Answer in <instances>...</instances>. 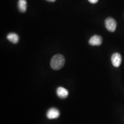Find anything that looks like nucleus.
<instances>
[{"instance_id": "6e6552de", "label": "nucleus", "mask_w": 124, "mask_h": 124, "mask_svg": "<svg viewBox=\"0 0 124 124\" xmlns=\"http://www.w3.org/2000/svg\"><path fill=\"white\" fill-rule=\"evenodd\" d=\"M18 8L21 13H25L27 10V4L26 0H19L18 1Z\"/></svg>"}, {"instance_id": "1a4fd4ad", "label": "nucleus", "mask_w": 124, "mask_h": 124, "mask_svg": "<svg viewBox=\"0 0 124 124\" xmlns=\"http://www.w3.org/2000/svg\"><path fill=\"white\" fill-rule=\"evenodd\" d=\"M88 1L91 3L95 4V3H96L98 2V0H88Z\"/></svg>"}, {"instance_id": "423d86ee", "label": "nucleus", "mask_w": 124, "mask_h": 124, "mask_svg": "<svg viewBox=\"0 0 124 124\" xmlns=\"http://www.w3.org/2000/svg\"><path fill=\"white\" fill-rule=\"evenodd\" d=\"M57 94L58 97L60 98L64 99L68 96V91L62 87H59L57 90Z\"/></svg>"}, {"instance_id": "0eeeda50", "label": "nucleus", "mask_w": 124, "mask_h": 124, "mask_svg": "<svg viewBox=\"0 0 124 124\" xmlns=\"http://www.w3.org/2000/svg\"><path fill=\"white\" fill-rule=\"evenodd\" d=\"M7 38L8 40L14 44L17 43L19 40V36L17 34L14 33H9L8 35Z\"/></svg>"}, {"instance_id": "f257e3e1", "label": "nucleus", "mask_w": 124, "mask_h": 124, "mask_svg": "<svg viewBox=\"0 0 124 124\" xmlns=\"http://www.w3.org/2000/svg\"><path fill=\"white\" fill-rule=\"evenodd\" d=\"M65 63V58L61 54L54 56L51 61V66L54 70H59L63 66Z\"/></svg>"}, {"instance_id": "20e7f679", "label": "nucleus", "mask_w": 124, "mask_h": 124, "mask_svg": "<svg viewBox=\"0 0 124 124\" xmlns=\"http://www.w3.org/2000/svg\"><path fill=\"white\" fill-rule=\"evenodd\" d=\"M111 61L114 66L115 67L120 66L122 61V58L120 54L118 53L113 54L111 57Z\"/></svg>"}, {"instance_id": "9d476101", "label": "nucleus", "mask_w": 124, "mask_h": 124, "mask_svg": "<svg viewBox=\"0 0 124 124\" xmlns=\"http://www.w3.org/2000/svg\"><path fill=\"white\" fill-rule=\"evenodd\" d=\"M47 1H49V2H54V1H55L56 0H46Z\"/></svg>"}, {"instance_id": "7ed1b4c3", "label": "nucleus", "mask_w": 124, "mask_h": 124, "mask_svg": "<svg viewBox=\"0 0 124 124\" xmlns=\"http://www.w3.org/2000/svg\"><path fill=\"white\" fill-rule=\"evenodd\" d=\"M60 116V112L58 109L51 108L49 109L46 113V116L49 119H55L58 118Z\"/></svg>"}, {"instance_id": "39448f33", "label": "nucleus", "mask_w": 124, "mask_h": 124, "mask_svg": "<svg viewBox=\"0 0 124 124\" xmlns=\"http://www.w3.org/2000/svg\"><path fill=\"white\" fill-rule=\"evenodd\" d=\"M89 43L92 46H100L102 43V37L100 36L95 35L90 38Z\"/></svg>"}, {"instance_id": "f03ea898", "label": "nucleus", "mask_w": 124, "mask_h": 124, "mask_svg": "<svg viewBox=\"0 0 124 124\" xmlns=\"http://www.w3.org/2000/svg\"><path fill=\"white\" fill-rule=\"evenodd\" d=\"M105 24L107 29L110 32L115 31L117 23L115 20L113 18H107L105 21Z\"/></svg>"}]
</instances>
